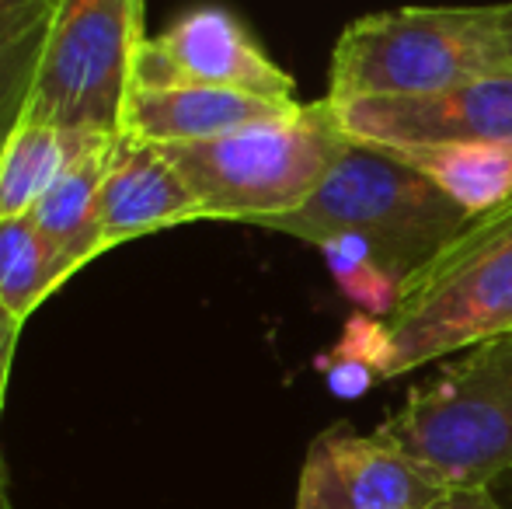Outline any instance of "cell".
Returning <instances> with one entry per match:
<instances>
[{
	"mask_svg": "<svg viewBox=\"0 0 512 509\" xmlns=\"http://www.w3.org/2000/svg\"><path fill=\"white\" fill-rule=\"evenodd\" d=\"M115 140L95 143L32 210L35 227L46 234V241L63 258L70 276H77L91 258L105 255L102 224H98V199H102V182Z\"/></svg>",
	"mask_w": 512,
	"mask_h": 509,
	"instance_id": "cell-13",
	"label": "cell"
},
{
	"mask_svg": "<svg viewBox=\"0 0 512 509\" xmlns=\"http://www.w3.org/2000/svg\"><path fill=\"white\" fill-rule=\"evenodd\" d=\"M492 489L499 492V499H502V503H506V506L512 509V471H506V475H502L499 482L492 485Z\"/></svg>",
	"mask_w": 512,
	"mask_h": 509,
	"instance_id": "cell-23",
	"label": "cell"
},
{
	"mask_svg": "<svg viewBox=\"0 0 512 509\" xmlns=\"http://www.w3.org/2000/svg\"><path fill=\"white\" fill-rule=\"evenodd\" d=\"M314 363H349V367L370 370L380 381H394V342L387 332V318L352 311L342 325V335L331 349H324Z\"/></svg>",
	"mask_w": 512,
	"mask_h": 509,
	"instance_id": "cell-18",
	"label": "cell"
},
{
	"mask_svg": "<svg viewBox=\"0 0 512 509\" xmlns=\"http://www.w3.org/2000/svg\"><path fill=\"white\" fill-rule=\"evenodd\" d=\"M436 182L460 210L485 213L512 199V143H429V147H387Z\"/></svg>",
	"mask_w": 512,
	"mask_h": 509,
	"instance_id": "cell-14",
	"label": "cell"
},
{
	"mask_svg": "<svg viewBox=\"0 0 512 509\" xmlns=\"http://www.w3.org/2000/svg\"><path fill=\"white\" fill-rule=\"evenodd\" d=\"M53 21V18H49ZM49 21L28 32L21 42H14L7 53H0V154H4L7 140L25 119L28 102H32L35 74H39L42 46H46Z\"/></svg>",
	"mask_w": 512,
	"mask_h": 509,
	"instance_id": "cell-17",
	"label": "cell"
},
{
	"mask_svg": "<svg viewBox=\"0 0 512 509\" xmlns=\"http://www.w3.org/2000/svg\"><path fill=\"white\" fill-rule=\"evenodd\" d=\"M499 14V35H502V49H506V67L512 74V4H495Z\"/></svg>",
	"mask_w": 512,
	"mask_h": 509,
	"instance_id": "cell-22",
	"label": "cell"
},
{
	"mask_svg": "<svg viewBox=\"0 0 512 509\" xmlns=\"http://www.w3.org/2000/svg\"><path fill=\"white\" fill-rule=\"evenodd\" d=\"M102 140L115 136L21 119L0 154V220L28 217L42 196Z\"/></svg>",
	"mask_w": 512,
	"mask_h": 509,
	"instance_id": "cell-12",
	"label": "cell"
},
{
	"mask_svg": "<svg viewBox=\"0 0 512 509\" xmlns=\"http://www.w3.org/2000/svg\"><path fill=\"white\" fill-rule=\"evenodd\" d=\"M314 248L321 252L342 297L356 311L373 314V318H391L405 279L387 269L384 258L373 252L370 241L359 238V234H331Z\"/></svg>",
	"mask_w": 512,
	"mask_h": 509,
	"instance_id": "cell-16",
	"label": "cell"
},
{
	"mask_svg": "<svg viewBox=\"0 0 512 509\" xmlns=\"http://www.w3.org/2000/svg\"><path fill=\"white\" fill-rule=\"evenodd\" d=\"M192 220H206V213L178 164L157 143L122 133L108 157L102 199H98L105 252Z\"/></svg>",
	"mask_w": 512,
	"mask_h": 509,
	"instance_id": "cell-10",
	"label": "cell"
},
{
	"mask_svg": "<svg viewBox=\"0 0 512 509\" xmlns=\"http://www.w3.org/2000/svg\"><path fill=\"white\" fill-rule=\"evenodd\" d=\"M509 74L492 7H398L352 21L335 42L328 102L429 95Z\"/></svg>",
	"mask_w": 512,
	"mask_h": 509,
	"instance_id": "cell-4",
	"label": "cell"
},
{
	"mask_svg": "<svg viewBox=\"0 0 512 509\" xmlns=\"http://www.w3.org/2000/svg\"><path fill=\"white\" fill-rule=\"evenodd\" d=\"M349 140L373 147L429 143H512V74L478 77L429 95H387L328 102Z\"/></svg>",
	"mask_w": 512,
	"mask_h": 509,
	"instance_id": "cell-8",
	"label": "cell"
},
{
	"mask_svg": "<svg viewBox=\"0 0 512 509\" xmlns=\"http://www.w3.org/2000/svg\"><path fill=\"white\" fill-rule=\"evenodd\" d=\"M377 433L450 489L495 485L512 471V332L446 360Z\"/></svg>",
	"mask_w": 512,
	"mask_h": 509,
	"instance_id": "cell-5",
	"label": "cell"
},
{
	"mask_svg": "<svg viewBox=\"0 0 512 509\" xmlns=\"http://www.w3.org/2000/svg\"><path fill=\"white\" fill-rule=\"evenodd\" d=\"M387 332L394 377L512 332V199L474 213L411 272Z\"/></svg>",
	"mask_w": 512,
	"mask_h": 509,
	"instance_id": "cell-3",
	"label": "cell"
},
{
	"mask_svg": "<svg viewBox=\"0 0 512 509\" xmlns=\"http://www.w3.org/2000/svg\"><path fill=\"white\" fill-rule=\"evenodd\" d=\"M60 0H0V53L53 18Z\"/></svg>",
	"mask_w": 512,
	"mask_h": 509,
	"instance_id": "cell-19",
	"label": "cell"
},
{
	"mask_svg": "<svg viewBox=\"0 0 512 509\" xmlns=\"http://www.w3.org/2000/svg\"><path fill=\"white\" fill-rule=\"evenodd\" d=\"M70 279V269L28 217L0 220V304L25 325L35 307Z\"/></svg>",
	"mask_w": 512,
	"mask_h": 509,
	"instance_id": "cell-15",
	"label": "cell"
},
{
	"mask_svg": "<svg viewBox=\"0 0 512 509\" xmlns=\"http://www.w3.org/2000/svg\"><path fill=\"white\" fill-rule=\"evenodd\" d=\"M467 220L471 213L394 150L345 140L314 196L265 227L310 245L331 234H359L394 276L408 279Z\"/></svg>",
	"mask_w": 512,
	"mask_h": 509,
	"instance_id": "cell-1",
	"label": "cell"
},
{
	"mask_svg": "<svg viewBox=\"0 0 512 509\" xmlns=\"http://www.w3.org/2000/svg\"><path fill=\"white\" fill-rule=\"evenodd\" d=\"M21 321L0 304V408H4V391H7V374H11L14 346H18Z\"/></svg>",
	"mask_w": 512,
	"mask_h": 509,
	"instance_id": "cell-21",
	"label": "cell"
},
{
	"mask_svg": "<svg viewBox=\"0 0 512 509\" xmlns=\"http://www.w3.org/2000/svg\"><path fill=\"white\" fill-rule=\"evenodd\" d=\"M450 492L398 443L335 426L310 443L293 509H432Z\"/></svg>",
	"mask_w": 512,
	"mask_h": 509,
	"instance_id": "cell-9",
	"label": "cell"
},
{
	"mask_svg": "<svg viewBox=\"0 0 512 509\" xmlns=\"http://www.w3.org/2000/svg\"><path fill=\"white\" fill-rule=\"evenodd\" d=\"M349 136L328 98L293 102L286 112L230 129L213 140L175 143L164 154L178 164L203 203L206 220H241L265 227L300 210Z\"/></svg>",
	"mask_w": 512,
	"mask_h": 509,
	"instance_id": "cell-2",
	"label": "cell"
},
{
	"mask_svg": "<svg viewBox=\"0 0 512 509\" xmlns=\"http://www.w3.org/2000/svg\"><path fill=\"white\" fill-rule=\"evenodd\" d=\"M136 84H196L293 102V77L258 46L248 25L220 4L192 7L164 35L143 39L133 70V88Z\"/></svg>",
	"mask_w": 512,
	"mask_h": 509,
	"instance_id": "cell-7",
	"label": "cell"
},
{
	"mask_svg": "<svg viewBox=\"0 0 512 509\" xmlns=\"http://www.w3.org/2000/svg\"><path fill=\"white\" fill-rule=\"evenodd\" d=\"M290 105L293 102H272L244 91L196 88V84H164V88L136 84L129 91L122 133L157 147H175V143L213 140L230 129L279 116Z\"/></svg>",
	"mask_w": 512,
	"mask_h": 509,
	"instance_id": "cell-11",
	"label": "cell"
},
{
	"mask_svg": "<svg viewBox=\"0 0 512 509\" xmlns=\"http://www.w3.org/2000/svg\"><path fill=\"white\" fill-rule=\"evenodd\" d=\"M432 509H509V506L502 503L492 485H474V489H453L443 503H436Z\"/></svg>",
	"mask_w": 512,
	"mask_h": 509,
	"instance_id": "cell-20",
	"label": "cell"
},
{
	"mask_svg": "<svg viewBox=\"0 0 512 509\" xmlns=\"http://www.w3.org/2000/svg\"><path fill=\"white\" fill-rule=\"evenodd\" d=\"M143 0H60L28 119L119 136L143 42Z\"/></svg>",
	"mask_w": 512,
	"mask_h": 509,
	"instance_id": "cell-6",
	"label": "cell"
}]
</instances>
